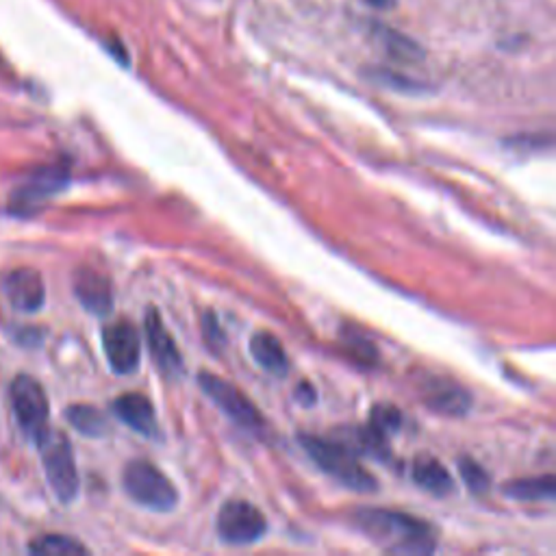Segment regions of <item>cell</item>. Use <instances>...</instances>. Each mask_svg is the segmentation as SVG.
Here are the masks:
<instances>
[{
	"instance_id": "1",
	"label": "cell",
	"mask_w": 556,
	"mask_h": 556,
	"mask_svg": "<svg viewBox=\"0 0 556 556\" xmlns=\"http://www.w3.org/2000/svg\"><path fill=\"white\" fill-rule=\"evenodd\" d=\"M356 526L381 548L398 554H429L435 550V532L429 523L401 511L363 509Z\"/></svg>"
},
{
	"instance_id": "2",
	"label": "cell",
	"mask_w": 556,
	"mask_h": 556,
	"mask_svg": "<svg viewBox=\"0 0 556 556\" xmlns=\"http://www.w3.org/2000/svg\"><path fill=\"white\" fill-rule=\"evenodd\" d=\"M302 446L309 452L313 461L324 472L331 474L335 480H339L344 487L354 491H376V478L361 466L359 458L354 457V452L348 446L313 435L302 437Z\"/></svg>"
},
{
	"instance_id": "3",
	"label": "cell",
	"mask_w": 556,
	"mask_h": 556,
	"mask_svg": "<svg viewBox=\"0 0 556 556\" xmlns=\"http://www.w3.org/2000/svg\"><path fill=\"white\" fill-rule=\"evenodd\" d=\"M122 487L128 498L150 511H172L178 502V491L172 480L146 458H137L124 467Z\"/></svg>"
},
{
	"instance_id": "4",
	"label": "cell",
	"mask_w": 556,
	"mask_h": 556,
	"mask_svg": "<svg viewBox=\"0 0 556 556\" xmlns=\"http://www.w3.org/2000/svg\"><path fill=\"white\" fill-rule=\"evenodd\" d=\"M37 446L42 450V463L52 494L68 504L79 495V469L68 437L48 429Z\"/></svg>"
},
{
	"instance_id": "5",
	"label": "cell",
	"mask_w": 556,
	"mask_h": 556,
	"mask_svg": "<svg viewBox=\"0 0 556 556\" xmlns=\"http://www.w3.org/2000/svg\"><path fill=\"white\" fill-rule=\"evenodd\" d=\"M12 407L20 429L29 439L40 441L42 435L51 429L48 426L51 404H48L44 387L33 376H15V381L12 382Z\"/></svg>"
},
{
	"instance_id": "6",
	"label": "cell",
	"mask_w": 556,
	"mask_h": 556,
	"mask_svg": "<svg viewBox=\"0 0 556 556\" xmlns=\"http://www.w3.org/2000/svg\"><path fill=\"white\" fill-rule=\"evenodd\" d=\"M201 390L212 398L215 407L222 411L226 418H231L241 429L252 430V433H261L263 429V415L259 409L241 393L231 381L220 379L212 372H201L198 374Z\"/></svg>"
},
{
	"instance_id": "7",
	"label": "cell",
	"mask_w": 556,
	"mask_h": 556,
	"mask_svg": "<svg viewBox=\"0 0 556 556\" xmlns=\"http://www.w3.org/2000/svg\"><path fill=\"white\" fill-rule=\"evenodd\" d=\"M218 534L226 543H255L268 531L266 515L246 500L224 502L218 513Z\"/></svg>"
},
{
	"instance_id": "8",
	"label": "cell",
	"mask_w": 556,
	"mask_h": 556,
	"mask_svg": "<svg viewBox=\"0 0 556 556\" xmlns=\"http://www.w3.org/2000/svg\"><path fill=\"white\" fill-rule=\"evenodd\" d=\"M102 348L116 374H133L142 356V339L133 322L118 320L102 331Z\"/></svg>"
},
{
	"instance_id": "9",
	"label": "cell",
	"mask_w": 556,
	"mask_h": 556,
	"mask_svg": "<svg viewBox=\"0 0 556 556\" xmlns=\"http://www.w3.org/2000/svg\"><path fill=\"white\" fill-rule=\"evenodd\" d=\"M5 294L14 309L35 313L46 302L44 278L33 268H15L5 277Z\"/></svg>"
},
{
	"instance_id": "10",
	"label": "cell",
	"mask_w": 556,
	"mask_h": 556,
	"mask_svg": "<svg viewBox=\"0 0 556 556\" xmlns=\"http://www.w3.org/2000/svg\"><path fill=\"white\" fill-rule=\"evenodd\" d=\"M146 337H148L150 353H153V359L156 361V365L161 367V372L172 376L178 374V372L183 370L181 353H178L172 335L167 333L159 311L150 309L148 316H146Z\"/></svg>"
},
{
	"instance_id": "11",
	"label": "cell",
	"mask_w": 556,
	"mask_h": 556,
	"mask_svg": "<svg viewBox=\"0 0 556 556\" xmlns=\"http://www.w3.org/2000/svg\"><path fill=\"white\" fill-rule=\"evenodd\" d=\"M74 294H77L80 305L96 316H107L113 306L109 280L91 268H80L74 274Z\"/></svg>"
},
{
	"instance_id": "12",
	"label": "cell",
	"mask_w": 556,
	"mask_h": 556,
	"mask_svg": "<svg viewBox=\"0 0 556 556\" xmlns=\"http://www.w3.org/2000/svg\"><path fill=\"white\" fill-rule=\"evenodd\" d=\"M113 413L122 419L128 429L144 437L156 435V413L153 402L142 393H122L113 402Z\"/></svg>"
},
{
	"instance_id": "13",
	"label": "cell",
	"mask_w": 556,
	"mask_h": 556,
	"mask_svg": "<svg viewBox=\"0 0 556 556\" xmlns=\"http://www.w3.org/2000/svg\"><path fill=\"white\" fill-rule=\"evenodd\" d=\"M250 354L263 370L274 376H285L289 372V359L283 344L272 333L259 331L250 339Z\"/></svg>"
},
{
	"instance_id": "14",
	"label": "cell",
	"mask_w": 556,
	"mask_h": 556,
	"mask_svg": "<svg viewBox=\"0 0 556 556\" xmlns=\"http://www.w3.org/2000/svg\"><path fill=\"white\" fill-rule=\"evenodd\" d=\"M413 480L424 491H429L430 495H437V498H444L455 487L450 472H448L444 463L437 461L433 457H419L413 463Z\"/></svg>"
},
{
	"instance_id": "15",
	"label": "cell",
	"mask_w": 556,
	"mask_h": 556,
	"mask_svg": "<svg viewBox=\"0 0 556 556\" xmlns=\"http://www.w3.org/2000/svg\"><path fill=\"white\" fill-rule=\"evenodd\" d=\"M506 495L513 500L522 502H542V500H554L556 494V480L552 474L545 476H532V478H520L511 480L502 487Z\"/></svg>"
},
{
	"instance_id": "16",
	"label": "cell",
	"mask_w": 556,
	"mask_h": 556,
	"mask_svg": "<svg viewBox=\"0 0 556 556\" xmlns=\"http://www.w3.org/2000/svg\"><path fill=\"white\" fill-rule=\"evenodd\" d=\"M372 26H374V35L379 37L382 48H385L393 59H398V61H409V63L422 61L424 59V51L419 48L418 42L411 40V37L398 33V31H393L390 29V26L379 24V23H374Z\"/></svg>"
},
{
	"instance_id": "17",
	"label": "cell",
	"mask_w": 556,
	"mask_h": 556,
	"mask_svg": "<svg viewBox=\"0 0 556 556\" xmlns=\"http://www.w3.org/2000/svg\"><path fill=\"white\" fill-rule=\"evenodd\" d=\"M63 183H66V172H61L59 167H44L26 183L24 190H20V198H23L24 204L37 201V198H44L48 193L57 192Z\"/></svg>"
},
{
	"instance_id": "18",
	"label": "cell",
	"mask_w": 556,
	"mask_h": 556,
	"mask_svg": "<svg viewBox=\"0 0 556 556\" xmlns=\"http://www.w3.org/2000/svg\"><path fill=\"white\" fill-rule=\"evenodd\" d=\"M68 422L85 437H102L107 430V419L96 407L90 404H72L66 411Z\"/></svg>"
},
{
	"instance_id": "19",
	"label": "cell",
	"mask_w": 556,
	"mask_h": 556,
	"mask_svg": "<svg viewBox=\"0 0 556 556\" xmlns=\"http://www.w3.org/2000/svg\"><path fill=\"white\" fill-rule=\"evenodd\" d=\"M29 550L37 556H79L88 554V548L77 539L66 534H44L29 545Z\"/></svg>"
},
{
	"instance_id": "20",
	"label": "cell",
	"mask_w": 556,
	"mask_h": 556,
	"mask_svg": "<svg viewBox=\"0 0 556 556\" xmlns=\"http://www.w3.org/2000/svg\"><path fill=\"white\" fill-rule=\"evenodd\" d=\"M429 407L435 411L446 413V415H461L467 411L469 407V396L461 387L457 385H444L441 390H435L429 393Z\"/></svg>"
},
{
	"instance_id": "21",
	"label": "cell",
	"mask_w": 556,
	"mask_h": 556,
	"mask_svg": "<svg viewBox=\"0 0 556 556\" xmlns=\"http://www.w3.org/2000/svg\"><path fill=\"white\" fill-rule=\"evenodd\" d=\"M458 469H461V476L472 491L480 494V491L489 489V485H491L489 474L485 472V469L480 467L476 461H474V458H461V461H458Z\"/></svg>"
},
{
	"instance_id": "22",
	"label": "cell",
	"mask_w": 556,
	"mask_h": 556,
	"mask_svg": "<svg viewBox=\"0 0 556 556\" xmlns=\"http://www.w3.org/2000/svg\"><path fill=\"white\" fill-rule=\"evenodd\" d=\"M401 424H402V415L393 407H376L374 411H372V426L379 429L381 433L390 435L391 430L401 429Z\"/></svg>"
},
{
	"instance_id": "23",
	"label": "cell",
	"mask_w": 556,
	"mask_h": 556,
	"mask_svg": "<svg viewBox=\"0 0 556 556\" xmlns=\"http://www.w3.org/2000/svg\"><path fill=\"white\" fill-rule=\"evenodd\" d=\"M220 328H218V324H215V317L212 316V313H209V316H204V339H207V344L212 345V350H215V337L218 339H222V335L218 333Z\"/></svg>"
},
{
	"instance_id": "24",
	"label": "cell",
	"mask_w": 556,
	"mask_h": 556,
	"mask_svg": "<svg viewBox=\"0 0 556 556\" xmlns=\"http://www.w3.org/2000/svg\"><path fill=\"white\" fill-rule=\"evenodd\" d=\"M367 3H372V5H374V7L387 9V7H391V5L396 3V0H367Z\"/></svg>"
}]
</instances>
